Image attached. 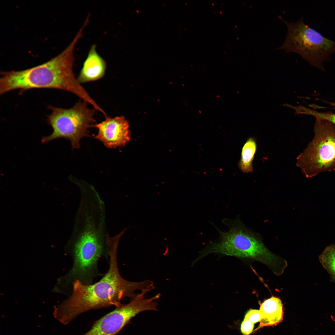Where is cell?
Returning a JSON list of instances; mask_svg holds the SVG:
<instances>
[{"label": "cell", "mask_w": 335, "mask_h": 335, "mask_svg": "<svg viewBox=\"0 0 335 335\" xmlns=\"http://www.w3.org/2000/svg\"><path fill=\"white\" fill-rule=\"evenodd\" d=\"M315 118L314 137L296 159L297 167L307 178L335 171V125Z\"/></svg>", "instance_id": "obj_6"}, {"label": "cell", "mask_w": 335, "mask_h": 335, "mask_svg": "<svg viewBox=\"0 0 335 335\" xmlns=\"http://www.w3.org/2000/svg\"><path fill=\"white\" fill-rule=\"evenodd\" d=\"M82 34L79 31L62 52L45 63L25 70L1 72L0 94L16 90L55 89L70 92L93 107H97V104L78 82L73 71L74 49Z\"/></svg>", "instance_id": "obj_2"}, {"label": "cell", "mask_w": 335, "mask_h": 335, "mask_svg": "<svg viewBox=\"0 0 335 335\" xmlns=\"http://www.w3.org/2000/svg\"><path fill=\"white\" fill-rule=\"evenodd\" d=\"M74 233L71 252L73 266L59 282L64 287L72 285V288L73 283L77 280L85 285L91 284L98 274L99 258L109 251L110 236L99 224L84 222L74 229Z\"/></svg>", "instance_id": "obj_3"}, {"label": "cell", "mask_w": 335, "mask_h": 335, "mask_svg": "<svg viewBox=\"0 0 335 335\" xmlns=\"http://www.w3.org/2000/svg\"><path fill=\"white\" fill-rule=\"evenodd\" d=\"M88 104L80 100L68 109L49 105L48 108L51 113L48 116L47 123L53 131L49 136L42 138V143L62 138L69 140L73 148H79L81 139L89 136V129L96 124L94 117L97 110L90 108Z\"/></svg>", "instance_id": "obj_5"}, {"label": "cell", "mask_w": 335, "mask_h": 335, "mask_svg": "<svg viewBox=\"0 0 335 335\" xmlns=\"http://www.w3.org/2000/svg\"><path fill=\"white\" fill-rule=\"evenodd\" d=\"M254 324L247 319L244 318L240 326V330L244 335H249L252 332Z\"/></svg>", "instance_id": "obj_16"}, {"label": "cell", "mask_w": 335, "mask_h": 335, "mask_svg": "<svg viewBox=\"0 0 335 335\" xmlns=\"http://www.w3.org/2000/svg\"><path fill=\"white\" fill-rule=\"evenodd\" d=\"M318 258L320 263L330 275V280L335 284V245L327 246Z\"/></svg>", "instance_id": "obj_13"}, {"label": "cell", "mask_w": 335, "mask_h": 335, "mask_svg": "<svg viewBox=\"0 0 335 335\" xmlns=\"http://www.w3.org/2000/svg\"><path fill=\"white\" fill-rule=\"evenodd\" d=\"M335 110V103L333 104ZM305 114L312 116L328 121L335 125V113L331 112H321L306 108Z\"/></svg>", "instance_id": "obj_14"}, {"label": "cell", "mask_w": 335, "mask_h": 335, "mask_svg": "<svg viewBox=\"0 0 335 335\" xmlns=\"http://www.w3.org/2000/svg\"><path fill=\"white\" fill-rule=\"evenodd\" d=\"M244 318L247 319L253 324L260 322L261 315L259 310L250 309L246 313Z\"/></svg>", "instance_id": "obj_15"}, {"label": "cell", "mask_w": 335, "mask_h": 335, "mask_svg": "<svg viewBox=\"0 0 335 335\" xmlns=\"http://www.w3.org/2000/svg\"><path fill=\"white\" fill-rule=\"evenodd\" d=\"M119 240L114 238L109 243V268L100 280L89 285L83 284L78 280L73 283L71 295L58 306L53 313L60 323L67 324L79 315L91 310L113 305L118 306L121 304L122 299L134 297L136 291L154 285L150 280L132 282L122 277L117 261Z\"/></svg>", "instance_id": "obj_1"}, {"label": "cell", "mask_w": 335, "mask_h": 335, "mask_svg": "<svg viewBox=\"0 0 335 335\" xmlns=\"http://www.w3.org/2000/svg\"><path fill=\"white\" fill-rule=\"evenodd\" d=\"M225 221L228 230H219L218 240L210 244L205 253L218 252L239 257L259 258L264 247L260 239L238 220Z\"/></svg>", "instance_id": "obj_7"}, {"label": "cell", "mask_w": 335, "mask_h": 335, "mask_svg": "<svg viewBox=\"0 0 335 335\" xmlns=\"http://www.w3.org/2000/svg\"><path fill=\"white\" fill-rule=\"evenodd\" d=\"M259 311L261 320L257 329L277 325L283 319V306L281 300L273 296L260 304Z\"/></svg>", "instance_id": "obj_11"}, {"label": "cell", "mask_w": 335, "mask_h": 335, "mask_svg": "<svg viewBox=\"0 0 335 335\" xmlns=\"http://www.w3.org/2000/svg\"><path fill=\"white\" fill-rule=\"evenodd\" d=\"M105 118L104 121L95 125L98 130L95 138L109 148L125 145L131 137L128 121L122 116Z\"/></svg>", "instance_id": "obj_9"}, {"label": "cell", "mask_w": 335, "mask_h": 335, "mask_svg": "<svg viewBox=\"0 0 335 335\" xmlns=\"http://www.w3.org/2000/svg\"><path fill=\"white\" fill-rule=\"evenodd\" d=\"M257 149L256 140L252 137L248 139L243 146L238 166L243 173H248L252 172V162Z\"/></svg>", "instance_id": "obj_12"}, {"label": "cell", "mask_w": 335, "mask_h": 335, "mask_svg": "<svg viewBox=\"0 0 335 335\" xmlns=\"http://www.w3.org/2000/svg\"><path fill=\"white\" fill-rule=\"evenodd\" d=\"M95 45H92L77 78L81 84L96 81L105 75L106 63L97 53Z\"/></svg>", "instance_id": "obj_10"}, {"label": "cell", "mask_w": 335, "mask_h": 335, "mask_svg": "<svg viewBox=\"0 0 335 335\" xmlns=\"http://www.w3.org/2000/svg\"><path fill=\"white\" fill-rule=\"evenodd\" d=\"M94 324L91 329L82 335H116L130 319L137 314L149 310L148 300L138 294L125 304H121Z\"/></svg>", "instance_id": "obj_8"}, {"label": "cell", "mask_w": 335, "mask_h": 335, "mask_svg": "<svg viewBox=\"0 0 335 335\" xmlns=\"http://www.w3.org/2000/svg\"><path fill=\"white\" fill-rule=\"evenodd\" d=\"M279 18L286 24L287 34L281 46L286 53L295 52L305 60L311 66L325 71L324 62L331 60L335 53V42L323 36L304 22L303 17L296 22H289Z\"/></svg>", "instance_id": "obj_4"}]
</instances>
